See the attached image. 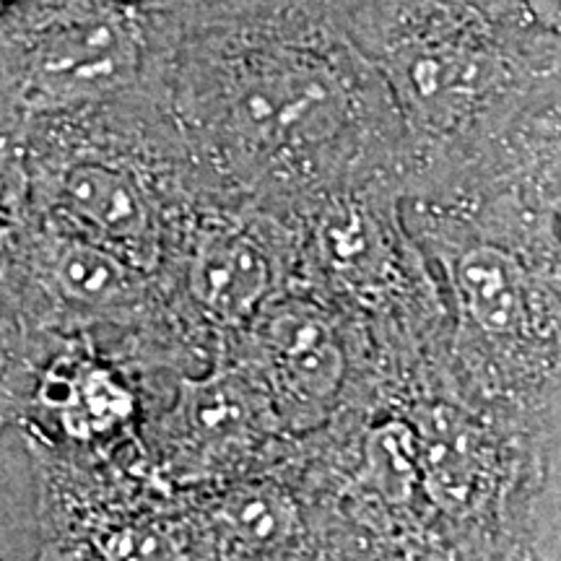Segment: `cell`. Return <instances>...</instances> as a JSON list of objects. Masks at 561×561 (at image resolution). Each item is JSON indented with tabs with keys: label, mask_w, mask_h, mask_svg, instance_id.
Here are the masks:
<instances>
[{
	"label": "cell",
	"mask_w": 561,
	"mask_h": 561,
	"mask_svg": "<svg viewBox=\"0 0 561 561\" xmlns=\"http://www.w3.org/2000/svg\"><path fill=\"white\" fill-rule=\"evenodd\" d=\"M364 479L377 496L403 504L421 483V455L416 426L388 421L369 432L364 442Z\"/></svg>",
	"instance_id": "11"
},
{
	"label": "cell",
	"mask_w": 561,
	"mask_h": 561,
	"mask_svg": "<svg viewBox=\"0 0 561 561\" xmlns=\"http://www.w3.org/2000/svg\"><path fill=\"white\" fill-rule=\"evenodd\" d=\"M268 286V257L248 231L214 227L198 237L191 261V291L216 320L242 322L252 318Z\"/></svg>",
	"instance_id": "6"
},
{
	"label": "cell",
	"mask_w": 561,
	"mask_h": 561,
	"mask_svg": "<svg viewBox=\"0 0 561 561\" xmlns=\"http://www.w3.org/2000/svg\"><path fill=\"white\" fill-rule=\"evenodd\" d=\"M419 434L421 483L447 512H468L486 489L489 439L476 421L450 405H432L413 421Z\"/></svg>",
	"instance_id": "5"
},
{
	"label": "cell",
	"mask_w": 561,
	"mask_h": 561,
	"mask_svg": "<svg viewBox=\"0 0 561 561\" xmlns=\"http://www.w3.org/2000/svg\"><path fill=\"white\" fill-rule=\"evenodd\" d=\"M47 261L62 297L89 310H115L136 294L128 261L94 240L60 237L50 244Z\"/></svg>",
	"instance_id": "8"
},
{
	"label": "cell",
	"mask_w": 561,
	"mask_h": 561,
	"mask_svg": "<svg viewBox=\"0 0 561 561\" xmlns=\"http://www.w3.org/2000/svg\"><path fill=\"white\" fill-rule=\"evenodd\" d=\"M42 401L60 411L68 434L79 439L110 432L133 409L130 392L104 369H79L70 375L50 371L42 385Z\"/></svg>",
	"instance_id": "9"
},
{
	"label": "cell",
	"mask_w": 561,
	"mask_h": 561,
	"mask_svg": "<svg viewBox=\"0 0 561 561\" xmlns=\"http://www.w3.org/2000/svg\"><path fill=\"white\" fill-rule=\"evenodd\" d=\"M104 561H185V549L170 528L153 523L123 525L100 543Z\"/></svg>",
	"instance_id": "13"
},
{
	"label": "cell",
	"mask_w": 561,
	"mask_h": 561,
	"mask_svg": "<svg viewBox=\"0 0 561 561\" xmlns=\"http://www.w3.org/2000/svg\"><path fill=\"white\" fill-rule=\"evenodd\" d=\"M388 87L411 161L437 191L473 180L504 130L561 76V47L520 0H328Z\"/></svg>",
	"instance_id": "2"
},
{
	"label": "cell",
	"mask_w": 561,
	"mask_h": 561,
	"mask_svg": "<svg viewBox=\"0 0 561 561\" xmlns=\"http://www.w3.org/2000/svg\"><path fill=\"white\" fill-rule=\"evenodd\" d=\"M5 3H11V0H3V5H5Z\"/></svg>",
	"instance_id": "16"
},
{
	"label": "cell",
	"mask_w": 561,
	"mask_h": 561,
	"mask_svg": "<svg viewBox=\"0 0 561 561\" xmlns=\"http://www.w3.org/2000/svg\"><path fill=\"white\" fill-rule=\"evenodd\" d=\"M219 520L234 543L248 549H271L294 530V507L271 486L240 489L221 502Z\"/></svg>",
	"instance_id": "12"
},
{
	"label": "cell",
	"mask_w": 561,
	"mask_h": 561,
	"mask_svg": "<svg viewBox=\"0 0 561 561\" xmlns=\"http://www.w3.org/2000/svg\"><path fill=\"white\" fill-rule=\"evenodd\" d=\"M533 561H561V377L543 403L541 479L530 504Z\"/></svg>",
	"instance_id": "10"
},
{
	"label": "cell",
	"mask_w": 561,
	"mask_h": 561,
	"mask_svg": "<svg viewBox=\"0 0 561 561\" xmlns=\"http://www.w3.org/2000/svg\"><path fill=\"white\" fill-rule=\"evenodd\" d=\"M473 187L512 195L561 244V76L504 130L466 191Z\"/></svg>",
	"instance_id": "4"
},
{
	"label": "cell",
	"mask_w": 561,
	"mask_h": 561,
	"mask_svg": "<svg viewBox=\"0 0 561 561\" xmlns=\"http://www.w3.org/2000/svg\"><path fill=\"white\" fill-rule=\"evenodd\" d=\"M167 102L203 157L271 191L351 187L405 140L388 87L328 0H198Z\"/></svg>",
	"instance_id": "1"
},
{
	"label": "cell",
	"mask_w": 561,
	"mask_h": 561,
	"mask_svg": "<svg viewBox=\"0 0 561 561\" xmlns=\"http://www.w3.org/2000/svg\"><path fill=\"white\" fill-rule=\"evenodd\" d=\"M268 348L276 380L297 405L322 409L339 396L343 351L331 325L310 307H284L268 320Z\"/></svg>",
	"instance_id": "7"
},
{
	"label": "cell",
	"mask_w": 561,
	"mask_h": 561,
	"mask_svg": "<svg viewBox=\"0 0 561 561\" xmlns=\"http://www.w3.org/2000/svg\"><path fill=\"white\" fill-rule=\"evenodd\" d=\"M39 185L42 198L102 248L125 261H149L159 237V203L128 161L73 153L42 167Z\"/></svg>",
	"instance_id": "3"
},
{
	"label": "cell",
	"mask_w": 561,
	"mask_h": 561,
	"mask_svg": "<svg viewBox=\"0 0 561 561\" xmlns=\"http://www.w3.org/2000/svg\"><path fill=\"white\" fill-rule=\"evenodd\" d=\"M191 419L201 432L224 437L248 424L250 411L244 396L231 382H208L193 390Z\"/></svg>",
	"instance_id": "14"
},
{
	"label": "cell",
	"mask_w": 561,
	"mask_h": 561,
	"mask_svg": "<svg viewBox=\"0 0 561 561\" xmlns=\"http://www.w3.org/2000/svg\"><path fill=\"white\" fill-rule=\"evenodd\" d=\"M530 13L533 24L561 47V0H520Z\"/></svg>",
	"instance_id": "15"
}]
</instances>
